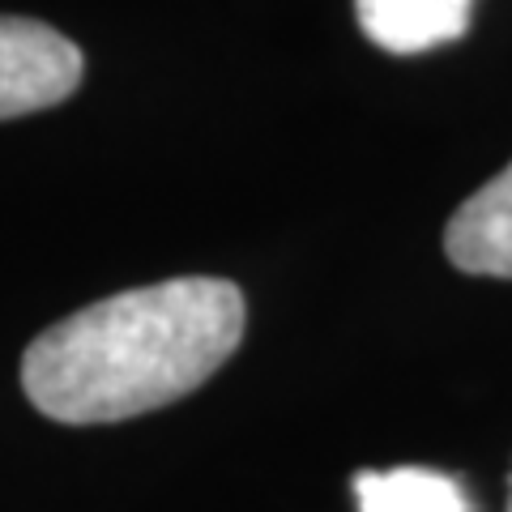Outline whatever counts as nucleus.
Instances as JSON below:
<instances>
[{
    "instance_id": "3",
    "label": "nucleus",
    "mask_w": 512,
    "mask_h": 512,
    "mask_svg": "<svg viewBox=\"0 0 512 512\" xmlns=\"http://www.w3.org/2000/svg\"><path fill=\"white\" fill-rule=\"evenodd\" d=\"M444 252L461 274L512 278V163L457 205L444 227Z\"/></svg>"
},
{
    "instance_id": "2",
    "label": "nucleus",
    "mask_w": 512,
    "mask_h": 512,
    "mask_svg": "<svg viewBox=\"0 0 512 512\" xmlns=\"http://www.w3.org/2000/svg\"><path fill=\"white\" fill-rule=\"evenodd\" d=\"M82 86V52L35 18H0V120L64 103Z\"/></svg>"
},
{
    "instance_id": "6",
    "label": "nucleus",
    "mask_w": 512,
    "mask_h": 512,
    "mask_svg": "<svg viewBox=\"0 0 512 512\" xmlns=\"http://www.w3.org/2000/svg\"><path fill=\"white\" fill-rule=\"evenodd\" d=\"M508 512H512V478H508Z\"/></svg>"
},
{
    "instance_id": "4",
    "label": "nucleus",
    "mask_w": 512,
    "mask_h": 512,
    "mask_svg": "<svg viewBox=\"0 0 512 512\" xmlns=\"http://www.w3.org/2000/svg\"><path fill=\"white\" fill-rule=\"evenodd\" d=\"M474 0H355L363 35L393 56L431 52L470 30Z\"/></svg>"
},
{
    "instance_id": "5",
    "label": "nucleus",
    "mask_w": 512,
    "mask_h": 512,
    "mask_svg": "<svg viewBox=\"0 0 512 512\" xmlns=\"http://www.w3.org/2000/svg\"><path fill=\"white\" fill-rule=\"evenodd\" d=\"M359 512H470V500L453 474L397 466L355 474Z\"/></svg>"
},
{
    "instance_id": "1",
    "label": "nucleus",
    "mask_w": 512,
    "mask_h": 512,
    "mask_svg": "<svg viewBox=\"0 0 512 512\" xmlns=\"http://www.w3.org/2000/svg\"><path fill=\"white\" fill-rule=\"evenodd\" d=\"M244 295L227 278H171L56 320L22 355V389L69 427L137 419L201 389L244 342Z\"/></svg>"
}]
</instances>
